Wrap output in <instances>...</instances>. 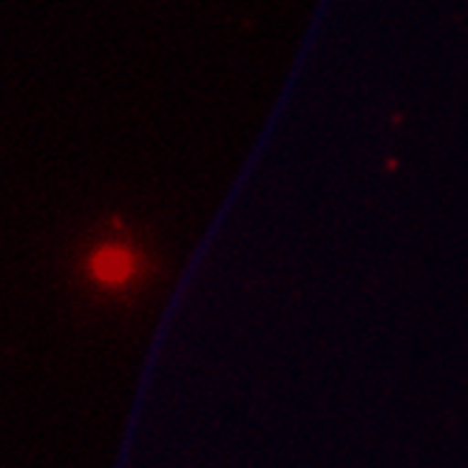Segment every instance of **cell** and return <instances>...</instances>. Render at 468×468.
Here are the masks:
<instances>
[{
    "label": "cell",
    "instance_id": "cell-1",
    "mask_svg": "<svg viewBox=\"0 0 468 468\" xmlns=\"http://www.w3.org/2000/svg\"><path fill=\"white\" fill-rule=\"evenodd\" d=\"M91 279L102 287H122L128 284L136 270H140V256L128 244H102L89 261Z\"/></svg>",
    "mask_w": 468,
    "mask_h": 468
}]
</instances>
